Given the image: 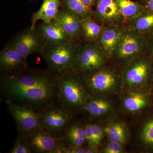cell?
<instances>
[{
    "instance_id": "6da1fadb",
    "label": "cell",
    "mask_w": 153,
    "mask_h": 153,
    "mask_svg": "<svg viewBox=\"0 0 153 153\" xmlns=\"http://www.w3.org/2000/svg\"><path fill=\"white\" fill-rule=\"evenodd\" d=\"M56 75L49 70L28 68L2 72L1 98L5 101L27 105L39 110L55 100Z\"/></svg>"
},
{
    "instance_id": "7a4b0ae2",
    "label": "cell",
    "mask_w": 153,
    "mask_h": 153,
    "mask_svg": "<svg viewBox=\"0 0 153 153\" xmlns=\"http://www.w3.org/2000/svg\"><path fill=\"white\" fill-rule=\"evenodd\" d=\"M75 71L56 75L54 101L72 113L83 108L88 96Z\"/></svg>"
},
{
    "instance_id": "3957f363",
    "label": "cell",
    "mask_w": 153,
    "mask_h": 153,
    "mask_svg": "<svg viewBox=\"0 0 153 153\" xmlns=\"http://www.w3.org/2000/svg\"><path fill=\"white\" fill-rule=\"evenodd\" d=\"M76 41L47 44L40 53L47 63V69L56 75L75 71L79 48Z\"/></svg>"
},
{
    "instance_id": "277c9868",
    "label": "cell",
    "mask_w": 153,
    "mask_h": 153,
    "mask_svg": "<svg viewBox=\"0 0 153 153\" xmlns=\"http://www.w3.org/2000/svg\"><path fill=\"white\" fill-rule=\"evenodd\" d=\"M38 111L42 119V128L55 137L62 138L74 113L55 101Z\"/></svg>"
},
{
    "instance_id": "5b68a950",
    "label": "cell",
    "mask_w": 153,
    "mask_h": 153,
    "mask_svg": "<svg viewBox=\"0 0 153 153\" xmlns=\"http://www.w3.org/2000/svg\"><path fill=\"white\" fill-rule=\"evenodd\" d=\"M38 28H28L19 33L6 47L15 50L26 59L36 53H41L47 45Z\"/></svg>"
},
{
    "instance_id": "8992f818",
    "label": "cell",
    "mask_w": 153,
    "mask_h": 153,
    "mask_svg": "<svg viewBox=\"0 0 153 153\" xmlns=\"http://www.w3.org/2000/svg\"><path fill=\"white\" fill-rule=\"evenodd\" d=\"M149 35L128 29L125 30L113 55L128 59L143 52H148Z\"/></svg>"
},
{
    "instance_id": "52a82bcc",
    "label": "cell",
    "mask_w": 153,
    "mask_h": 153,
    "mask_svg": "<svg viewBox=\"0 0 153 153\" xmlns=\"http://www.w3.org/2000/svg\"><path fill=\"white\" fill-rule=\"evenodd\" d=\"M5 102L16 123L18 133L26 134L42 128L41 115L38 111L27 105Z\"/></svg>"
},
{
    "instance_id": "ba28073f",
    "label": "cell",
    "mask_w": 153,
    "mask_h": 153,
    "mask_svg": "<svg viewBox=\"0 0 153 153\" xmlns=\"http://www.w3.org/2000/svg\"><path fill=\"white\" fill-rule=\"evenodd\" d=\"M94 8L93 19L105 27L120 26L125 22L114 0H96Z\"/></svg>"
},
{
    "instance_id": "9c48e42d",
    "label": "cell",
    "mask_w": 153,
    "mask_h": 153,
    "mask_svg": "<svg viewBox=\"0 0 153 153\" xmlns=\"http://www.w3.org/2000/svg\"><path fill=\"white\" fill-rule=\"evenodd\" d=\"M105 55L94 44H86L79 47L75 71L88 72L98 69L105 63Z\"/></svg>"
},
{
    "instance_id": "30bf717a",
    "label": "cell",
    "mask_w": 153,
    "mask_h": 153,
    "mask_svg": "<svg viewBox=\"0 0 153 153\" xmlns=\"http://www.w3.org/2000/svg\"><path fill=\"white\" fill-rule=\"evenodd\" d=\"M153 56L149 53L148 57L132 65L126 71V81L131 85L147 83L152 78Z\"/></svg>"
},
{
    "instance_id": "8fae6325",
    "label": "cell",
    "mask_w": 153,
    "mask_h": 153,
    "mask_svg": "<svg viewBox=\"0 0 153 153\" xmlns=\"http://www.w3.org/2000/svg\"><path fill=\"white\" fill-rule=\"evenodd\" d=\"M31 153H51L62 138L55 137L42 128L26 134Z\"/></svg>"
},
{
    "instance_id": "7c38bea8",
    "label": "cell",
    "mask_w": 153,
    "mask_h": 153,
    "mask_svg": "<svg viewBox=\"0 0 153 153\" xmlns=\"http://www.w3.org/2000/svg\"><path fill=\"white\" fill-rule=\"evenodd\" d=\"M85 78V86L93 92H102L111 89L116 82L114 74L109 71L95 70Z\"/></svg>"
},
{
    "instance_id": "4fadbf2b",
    "label": "cell",
    "mask_w": 153,
    "mask_h": 153,
    "mask_svg": "<svg viewBox=\"0 0 153 153\" xmlns=\"http://www.w3.org/2000/svg\"><path fill=\"white\" fill-rule=\"evenodd\" d=\"M55 19L72 40L76 41L82 36L81 19L74 13L60 7Z\"/></svg>"
},
{
    "instance_id": "5bb4252c",
    "label": "cell",
    "mask_w": 153,
    "mask_h": 153,
    "mask_svg": "<svg viewBox=\"0 0 153 153\" xmlns=\"http://www.w3.org/2000/svg\"><path fill=\"white\" fill-rule=\"evenodd\" d=\"M125 30L120 26L105 28L96 41V45L105 55H112Z\"/></svg>"
},
{
    "instance_id": "9a60e30c",
    "label": "cell",
    "mask_w": 153,
    "mask_h": 153,
    "mask_svg": "<svg viewBox=\"0 0 153 153\" xmlns=\"http://www.w3.org/2000/svg\"><path fill=\"white\" fill-rule=\"evenodd\" d=\"M27 67V59L14 49L6 47L0 52V68L2 72L18 71Z\"/></svg>"
},
{
    "instance_id": "2e32d148",
    "label": "cell",
    "mask_w": 153,
    "mask_h": 153,
    "mask_svg": "<svg viewBox=\"0 0 153 153\" xmlns=\"http://www.w3.org/2000/svg\"><path fill=\"white\" fill-rule=\"evenodd\" d=\"M37 28L47 44H62L73 41L55 19L48 23L42 22Z\"/></svg>"
},
{
    "instance_id": "e0dca14e",
    "label": "cell",
    "mask_w": 153,
    "mask_h": 153,
    "mask_svg": "<svg viewBox=\"0 0 153 153\" xmlns=\"http://www.w3.org/2000/svg\"><path fill=\"white\" fill-rule=\"evenodd\" d=\"M61 4V0H43L40 8L33 13L30 28L35 29L39 20L48 23L57 17Z\"/></svg>"
},
{
    "instance_id": "ac0fdd59",
    "label": "cell",
    "mask_w": 153,
    "mask_h": 153,
    "mask_svg": "<svg viewBox=\"0 0 153 153\" xmlns=\"http://www.w3.org/2000/svg\"><path fill=\"white\" fill-rule=\"evenodd\" d=\"M62 141L68 147L82 146L86 141L85 127L71 120L65 129Z\"/></svg>"
},
{
    "instance_id": "d6986e66",
    "label": "cell",
    "mask_w": 153,
    "mask_h": 153,
    "mask_svg": "<svg viewBox=\"0 0 153 153\" xmlns=\"http://www.w3.org/2000/svg\"><path fill=\"white\" fill-rule=\"evenodd\" d=\"M129 29L146 35L153 33V11L145 8L128 22Z\"/></svg>"
},
{
    "instance_id": "ffe728a7",
    "label": "cell",
    "mask_w": 153,
    "mask_h": 153,
    "mask_svg": "<svg viewBox=\"0 0 153 153\" xmlns=\"http://www.w3.org/2000/svg\"><path fill=\"white\" fill-rule=\"evenodd\" d=\"M82 36L88 41H96L105 29L91 17L81 19Z\"/></svg>"
},
{
    "instance_id": "44dd1931",
    "label": "cell",
    "mask_w": 153,
    "mask_h": 153,
    "mask_svg": "<svg viewBox=\"0 0 153 153\" xmlns=\"http://www.w3.org/2000/svg\"><path fill=\"white\" fill-rule=\"evenodd\" d=\"M114 1L123 16L125 22H128L145 9L144 6L140 2H136L131 0Z\"/></svg>"
},
{
    "instance_id": "7402d4cb",
    "label": "cell",
    "mask_w": 153,
    "mask_h": 153,
    "mask_svg": "<svg viewBox=\"0 0 153 153\" xmlns=\"http://www.w3.org/2000/svg\"><path fill=\"white\" fill-rule=\"evenodd\" d=\"M110 108L108 102L102 100L90 98L88 97L83 108L91 116H100L107 112Z\"/></svg>"
},
{
    "instance_id": "603a6c76",
    "label": "cell",
    "mask_w": 153,
    "mask_h": 153,
    "mask_svg": "<svg viewBox=\"0 0 153 153\" xmlns=\"http://www.w3.org/2000/svg\"><path fill=\"white\" fill-rule=\"evenodd\" d=\"M60 7L74 13L80 19L91 17L92 11L88 9L82 0H61Z\"/></svg>"
},
{
    "instance_id": "cb8c5ba5",
    "label": "cell",
    "mask_w": 153,
    "mask_h": 153,
    "mask_svg": "<svg viewBox=\"0 0 153 153\" xmlns=\"http://www.w3.org/2000/svg\"><path fill=\"white\" fill-rule=\"evenodd\" d=\"M149 100L147 96L144 94L134 93L126 99L124 105L130 111H137L149 105Z\"/></svg>"
},
{
    "instance_id": "d4e9b609",
    "label": "cell",
    "mask_w": 153,
    "mask_h": 153,
    "mask_svg": "<svg viewBox=\"0 0 153 153\" xmlns=\"http://www.w3.org/2000/svg\"><path fill=\"white\" fill-rule=\"evenodd\" d=\"M85 127V137L88 146L96 148L101 142L103 132L101 128L95 124L86 123Z\"/></svg>"
},
{
    "instance_id": "484cf974",
    "label": "cell",
    "mask_w": 153,
    "mask_h": 153,
    "mask_svg": "<svg viewBox=\"0 0 153 153\" xmlns=\"http://www.w3.org/2000/svg\"><path fill=\"white\" fill-rule=\"evenodd\" d=\"M105 131L111 141L122 144L125 141V131L121 124L115 123L108 126Z\"/></svg>"
},
{
    "instance_id": "4316f807",
    "label": "cell",
    "mask_w": 153,
    "mask_h": 153,
    "mask_svg": "<svg viewBox=\"0 0 153 153\" xmlns=\"http://www.w3.org/2000/svg\"><path fill=\"white\" fill-rule=\"evenodd\" d=\"M141 137L145 146L149 149L153 150V115L147 120L145 123Z\"/></svg>"
},
{
    "instance_id": "83f0119b",
    "label": "cell",
    "mask_w": 153,
    "mask_h": 153,
    "mask_svg": "<svg viewBox=\"0 0 153 153\" xmlns=\"http://www.w3.org/2000/svg\"><path fill=\"white\" fill-rule=\"evenodd\" d=\"M9 153H31L27 139L25 134L18 133L16 142Z\"/></svg>"
},
{
    "instance_id": "f1b7e54d",
    "label": "cell",
    "mask_w": 153,
    "mask_h": 153,
    "mask_svg": "<svg viewBox=\"0 0 153 153\" xmlns=\"http://www.w3.org/2000/svg\"><path fill=\"white\" fill-rule=\"evenodd\" d=\"M121 144L111 141L105 149L104 152L106 153H119L121 152Z\"/></svg>"
},
{
    "instance_id": "f546056e",
    "label": "cell",
    "mask_w": 153,
    "mask_h": 153,
    "mask_svg": "<svg viewBox=\"0 0 153 153\" xmlns=\"http://www.w3.org/2000/svg\"><path fill=\"white\" fill-rule=\"evenodd\" d=\"M51 153H68V147L64 144L62 139Z\"/></svg>"
},
{
    "instance_id": "4dcf8cb0",
    "label": "cell",
    "mask_w": 153,
    "mask_h": 153,
    "mask_svg": "<svg viewBox=\"0 0 153 153\" xmlns=\"http://www.w3.org/2000/svg\"><path fill=\"white\" fill-rule=\"evenodd\" d=\"M148 52L153 56V33L149 35L148 40Z\"/></svg>"
},
{
    "instance_id": "1f68e13d",
    "label": "cell",
    "mask_w": 153,
    "mask_h": 153,
    "mask_svg": "<svg viewBox=\"0 0 153 153\" xmlns=\"http://www.w3.org/2000/svg\"><path fill=\"white\" fill-rule=\"evenodd\" d=\"M140 2L144 6L145 8L153 11V0H141Z\"/></svg>"
},
{
    "instance_id": "d6a6232c",
    "label": "cell",
    "mask_w": 153,
    "mask_h": 153,
    "mask_svg": "<svg viewBox=\"0 0 153 153\" xmlns=\"http://www.w3.org/2000/svg\"><path fill=\"white\" fill-rule=\"evenodd\" d=\"M85 5L92 11L96 0H82Z\"/></svg>"
},
{
    "instance_id": "836d02e7",
    "label": "cell",
    "mask_w": 153,
    "mask_h": 153,
    "mask_svg": "<svg viewBox=\"0 0 153 153\" xmlns=\"http://www.w3.org/2000/svg\"><path fill=\"white\" fill-rule=\"evenodd\" d=\"M152 78H153V76H152Z\"/></svg>"
}]
</instances>
